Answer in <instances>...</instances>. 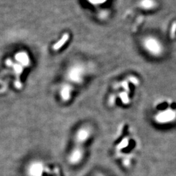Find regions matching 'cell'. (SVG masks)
Wrapping results in <instances>:
<instances>
[{"instance_id":"obj_6","label":"cell","mask_w":176,"mask_h":176,"mask_svg":"<svg viewBox=\"0 0 176 176\" xmlns=\"http://www.w3.org/2000/svg\"><path fill=\"white\" fill-rule=\"evenodd\" d=\"M175 32H176V23H173L172 28L171 29V32H170V36L172 38L175 37Z\"/></svg>"},{"instance_id":"obj_7","label":"cell","mask_w":176,"mask_h":176,"mask_svg":"<svg viewBox=\"0 0 176 176\" xmlns=\"http://www.w3.org/2000/svg\"><path fill=\"white\" fill-rule=\"evenodd\" d=\"M88 176H108V175L102 172H95V173H91V174L89 175Z\"/></svg>"},{"instance_id":"obj_1","label":"cell","mask_w":176,"mask_h":176,"mask_svg":"<svg viewBox=\"0 0 176 176\" xmlns=\"http://www.w3.org/2000/svg\"><path fill=\"white\" fill-rule=\"evenodd\" d=\"M140 142L133 127L121 123L117 127L112 143V154L115 162L123 169H132L138 157Z\"/></svg>"},{"instance_id":"obj_5","label":"cell","mask_w":176,"mask_h":176,"mask_svg":"<svg viewBox=\"0 0 176 176\" xmlns=\"http://www.w3.org/2000/svg\"><path fill=\"white\" fill-rule=\"evenodd\" d=\"M69 38V34H67V33H65V34H64L63 35L62 38L60 39L58 42H57L56 44H55L54 47H53V49L54 50H59L60 48H61L65 44V42L68 40Z\"/></svg>"},{"instance_id":"obj_3","label":"cell","mask_w":176,"mask_h":176,"mask_svg":"<svg viewBox=\"0 0 176 176\" xmlns=\"http://www.w3.org/2000/svg\"><path fill=\"white\" fill-rule=\"evenodd\" d=\"M151 115L152 121L155 124L164 125L172 121L175 112L172 104L168 102H159L153 107Z\"/></svg>"},{"instance_id":"obj_2","label":"cell","mask_w":176,"mask_h":176,"mask_svg":"<svg viewBox=\"0 0 176 176\" xmlns=\"http://www.w3.org/2000/svg\"><path fill=\"white\" fill-rule=\"evenodd\" d=\"M94 136L95 129L90 123H82L75 128L66 153L67 165L72 168L83 165L88 157Z\"/></svg>"},{"instance_id":"obj_4","label":"cell","mask_w":176,"mask_h":176,"mask_svg":"<svg viewBox=\"0 0 176 176\" xmlns=\"http://www.w3.org/2000/svg\"><path fill=\"white\" fill-rule=\"evenodd\" d=\"M31 176H65L63 170L58 165L37 160L30 167Z\"/></svg>"}]
</instances>
